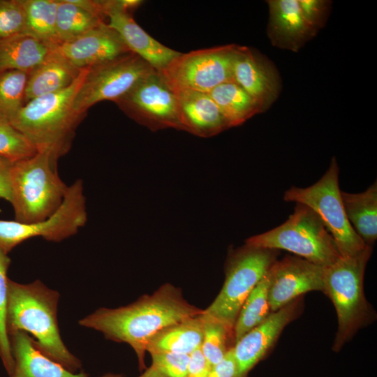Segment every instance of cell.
<instances>
[{
  "mask_svg": "<svg viewBox=\"0 0 377 377\" xmlns=\"http://www.w3.org/2000/svg\"><path fill=\"white\" fill-rule=\"evenodd\" d=\"M87 72L82 69L69 87L27 102L8 121L37 152L49 153L58 161L70 149L83 117L74 110V99Z\"/></svg>",
  "mask_w": 377,
  "mask_h": 377,
  "instance_id": "3",
  "label": "cell"
},
{
  "mask_svg": "<svg viewBox=\"0 0 377 377\" xmlns=\"http://www.w3.org/2000/svg\"><path fill=\"white\" fill-rule=\"evenodd\" d=\"M58 2L56 32L59 44L72 40L106 23L101 17L70 0H58Z\"/></svg>",
  "mask_w": 377,
  "mask_h": 377,
  "instance_id": "27",
  "label": "cell"
},
{
  "mask_svg": "<svg viewBox=\"0 0 377 377\" xmlns=\"http://www.w3.org/2000/svg\"><path fill=\"white\" fill-rule=\"evenodd\" d=\"M10 265L8 253L0 248V358L8 376L12 373L14 367L6 326L9 280L7 274Z\"/></svg>",
  "mask_w": 377,
  "mask_h": 377,
  "instance_id": "30",
  "label": "cell"
},
{
  "mask_svg": "<svg viewBox=\"0 0 377 377\" xmlns=\"http://www.w3.org/2000/svg\"><path fill=\"white\" fill-rule=\"evenodd\" d=\"M278 254V250L246 244L235 250L227 260L223 286L202 316L221 322L232 332L242 304Z\"/></svg>",
  "mask_w": 377,
  "mask_h": 377,
  "instance_id": "7",
  "label": "cell"
},
{
  "mask_svg": "<svg viewBox=\"0 0 377 377\" xmlns=\"http://www.w3.org/2000/svg\"><path fill=\"white\" fill-rule=\"evenodd\" d=\"M14 367L9 377H89L84 372L75 373L47 357L35 346L27 333L19 331L9 335ZM98 377H121L108 374Z\"/></svg>",
  "mask_w": 377,
  "mask_h": 377,
  "instance_id": "20",
  "label": "cell"
},
{
  "mask_svg": "<svg viewBox=\"0 0 377 377\" xmlns=\"http://www.w3.org/2000/svg\"><path fill=\"white\" fill-rule=\"evenodd\" d=\"M183 131L201 138H210L229 128L219 107L208 93L173 90Z\"/></svg>",
  "mask_w": 377,
  "mask_h": 377,
  "instance_id": "19",
  "label": "cell"
},
{
  "mask_svg": "<svg viewBox=\"0 0 377 377\" xmlns=\"http://www.w3.org/2000/svg\"><path fill=\"white\" fill-rule=\"evenodd\" d=\"M325 267L297 256L276 260L268 270V298L271 312L277 311L302 295L323 290Z\"/></svg>",
  "mask_w": 377,
  "mask_h": 377,
  "instance_id": "13",
  "label": "cell"
},
{
  "mask_svg": "<svg viewBox=\"0 0 377 377\" xmlns=\"http://www.w3.org/2000/svg\"><path fill=\"white\" fill-rule=\"evenodd\" d=\"M269 284L267 271L241 307L232 330L235 342L263 322L272 313L268 298Z\"/></svg>",
  "mask_w": 377,
  "mask_h": 377,
  "instance_id": "28",
  "label": "cell"
},
{
  "mask_svg": "<svg viewBox=\"0 0 377 377\" xmlns=\"http://www.w3.org/2000/svg\"><path fill=\"white\" fill-rule=\"evenodd\" d=\"M300 297L272 312L260 324L242 336L232 347L237 365V377H245L265 356L283 328L296 318Z\"/></svg>",
  "mask_w": 377,
  "mask_h": 377,
  "instance_id": "15",
  "label": "cell"
},
{
  "mask_svg": "<svg viewBox=\"0 0 377 377\" xmlns=\"http://www.w3.org/2000/svg\"><path fill=\"white\" fill-rule=\"evenodd\" d=\"M203 320V339L200 350L211 366L219 363L230 348H227L228 337L232 332L223 323L201 315Z\"/></svg>",
  "mask_w": 377,
  "mask_h": 377,
  "instance_id": "31",
  "label": "cell"
},
{
  "mask_svg": "<svg viewBox=\"0 0 377 377\" xmlns=\"http://www.w3.org/2000/svg\"><path fill=\"white\" fill-rule=\"evenodd\" d=\"M211 368L200 348L190 355L186 377H207Z\"/></svg>",
  "mask_w": 377,
  "mask_h": 377,
  "instance_id": "36",
  "label": "cell"
},
{
  "mask_svg": "<svg viewBox=\"0 0 377 377\" xmlns=\"http://www.w3.org/2000/svg\"><path fill=\"white\" fill-rule=\"evenodd\" d=\"M298 2L304 19L318 33L325 25L332 2L328 0H298Z\"/></svg>",
  "mask_w": 377,
  "mask_h": 377,
  "instance_id": "35",
  "label": "cell"
},
{
  "mask_svg": "<svg viewBox=\"0 0 377 377\" xmlns=\"http://www.w3.org/2000/svg\"><path fill=\"white\" fill-rule=\"evenodd\" d=\"M57 163L47 152H37L13 162L10 203L15 221L40 223L61 207L68 186L59 175Z\"/></svg>",
  "mask_w": 377,
  "mask_h": 377,
  "instance_id": "4",
  "label": "cell"
},
{
  "mask_svg": "<svg viewBox=\"0 0 377 377\" xmlns=\"http://www.w3.org/2000/svg\"><path fill=\"white\" fill-rule=\"evenodd\" d=\"M267 35L277 48L298 52L316 32L305 21L298 0H269Z\"/></svg>",
  "mask_w": 377,
  "mask_h": 377,
  "instance_id": "18",
  "label": "cell"
},
{
  "mask_svg": "<svg viewBox=\"0 0 377 377\" xmlns=\"http://www.w3.org/2000/svg\"><path fill=\"white\" fill-rule=\"evenodd\" d=\"M154 71L132 52L89 68L75 97L73 109L84 116L90 107L100 101L116 102Z\"/></svg>",
  "mask_w": 377,
  "mask_h": 377,
  "instance_id": "11",
  "label": "cell"
},
{
  "mask_svg": "<svg viewBox=\"0 0 377 377\" xmlns=\"http://www.w3.org/2000/svg\"><path fill=\"white\" fill-rule=\"evenodd\" d=\"M81 71L71 64L55 47L38 66L29 73L24 103L69 87Z\"/></svg>",
  "mask_w": 377,
  "mask_h": 377,
  "instance_id": "21",
  "label": "cell"
},
{
  "mask_svg": "<svg viewBox=\"0 0 377 377\" xmlns=\"http://www.w3.org/2000/svg\"><path fill=\"white\" fill-rule=\"evenodd\" d=\"M207 377H237V365L232 348L219 363L211 368Z\"/></svg>",
  "mask_w": 377,
  "mask_h": 377,
  "instance_id": "37",
  "label": "cell"
},
{
  "mask_svg": "<svg viewBox=\"0 0 377 377\" xmlns=\"http://www.w3.org/2000/svg\"><path fill=\"white\" fill-rule=\"evenodd\" d=\"M372 246L357 255L340 257L325 267V293L332 300L337 311L338 330L333 348L339 350L358 329L374 318V311L364 293V274L372 253Z\"/></svg>",
  "mask_w": 377,
  "mask_h": 377,
  "instance_id": "5",
  "label": "cell"
},
{
  "mask_svg": "<svg viewBox=\"0 0 377 377\" xmlns=\"http://www.w3.org/2000/svg\"><path fill=\"white\" fill-rule=\"evenodd\" d=\"M347 219L357 235L369 246L377 238V183L364 191L350 193L341 191Z\"/></svg>",
  "mask_w": 377,
  "mask_h": 377,
  "instance_id": "24",
  "label": "cell"
},
{
  "mask_svg": "<svg viewBox=\"0 0 377 377\" xmlns=\"http://www.w3.org/2000/svg\"><path fill=\"white\" fill-rule=\"evenodd\" d=\"M87 221L83 182L78 179L70 186L59 209L48 219L37 223L0 220V248L7 253L31 238L40 237L60 242L84 227Z\"/></svg>",
  "mask_w": 377,
  "mask_h": 377,
  "instance_id": "10",
  "label": "cell"
},
{
  "mask_svg": "<svg viewBox=\"0 0 377 377\" xmlns=\"http://www.w3.org/2000/svg\"><path fill=\"white\" fill-rule=\"evenodd\" d=\"M203 310L189 304L179 289L165 283L151 295L115 309L102 307L79 320L84 327L102 333L110 340L128 344L135 351L140 370L149 340L159 331L182 320L198 316Z\"/></svg>",
  "mask_w": 377,
  "mask_h": 377,
  "instance_id": "1",
  "label": "cell"
},
{
  "mask_svg": "<svg viewBox=\"0 0 377 377\" xmlns=\"http://www.w3.org/2000/svg\"><path fill=\"white\" fill-rule=\"evenodd\" d=\"M233 80L258 105L261 113L278 98L281 80L274 64L253 49L238 45L234 63Z\"/></svg>",
  "mask_w": 377,
  "mask_h": 377,
  "instance_id": "14",
  "label": "cell"
},
{
  "mask_svg": "<svg viewBox=\"0 0 377 377\" xmlns=\"http://www.w3.org/2000/svg\"><path fill=\"white\" fill-rule=\"evenodd\" d=\"M59 297L57 290L40 280L23 284L9 279L7 332L8 336L19 331L27 333L43 354L75 373L82 363L61 337L57 321Z\"/></svg>",
  "mask_w": 377,
  "mask_h": 377,
  "instance_id": "2",
  "label": "cell"
},
{
  "mask_svg": "<svg viewBox=\"0 0 377 377\" xmlns=\"http://www.w3.org/2000/svg\"><path fill=\"white\" fill-rule=\"evenodd\" d=\"M114 103L126 115L152 131H183L175 94L156 70Z\"/></svg>",
  "mask_w": 377,
  "mask_h": 377,
  "instance_id": "12",
  "label": "cell"
},
{
  "mask_svg": "<svg viewBox=\"0 0 377 377\" xmlns=\"http://www.w3.org/2000/svg\"><path fill=\"white\" fill-rule=\"evenodd\" d=\"M27 72L0 73V119L9 121L24 105Z\"/></svg>",
  "mask_w": 377,
  "mask_h": 377,
  "instance_id": "29",
  "label": "cell"
},
{
  "mask_svg": "<svg viewBox=\"0 0 377 377\" xmlns=\"http://www.w3.org/2000/svg\"><path fill=\"white\" fill-rule=\"evenodd\" d=\"M57 49L80 70L91 68L131 52L107 23L72 40L60 43Z\"/></svg>",
  "mask_w": 377,
  "mask_h": 377,
  "instance_id": "17",
  "label": "cell"
},
{
  "mask_svg": "<svg viewBox=\"0 0 377 377\" xmlns=\"http://www.w3.org/2000/svg\"><path fill=\"white\" fill-rule=\"evenodd\" d=\"M57 46L20 34L0 41V73L20 71L29 73Z\"/></svg>",
  "mask_w": 377,
  "mask_h": 377,
  "instance_id": "22",
  "label": "cell"
},
{
  "mask_svg": "<svg viewBox=\"0 0 377 377\" xmlns=\"http://www.w3.org/2000/svg\"><path fill=\"white\" fill-rule=\"evenodd\" d=\"M235 44L180 53L161 72L172 90L209 93L233 80Z\"/></svg>",
  "mask_w": 377,
  "mask_h": 377,
  "instance_id": "9",
  "label": "cell"
},
{
  "mask_svg": "<svg viewBox=\"0 0 377 377\" xmlns=\"http://www.w3.org/2000/svg\"><path fill=\"white\" fill-rule=\"evenodd\" d=\"M245 244L286 250L316 265L327 267L341 256L319 216L309 207L296 203L293 213L281 225L248 238Z\"/></svg>",
  "mask_w": 377,
  "mask_h": 377,
  "instance_id": "6",
  "label": "cell"
},
{
  "mask_svg": "<svg viewBox=\"0 0 377 377\" xmlns=\"http://www.w3.org/2000/svg\"><path fill=\"white\" fill-rule=\"evenodd\" d=\"M107 24L121 37L131 52L161 72L181 52L161 44L149 35L133 20L121 0L104 1Z\"/></svg>",
  "mask_w": 377,
  "mask_h": 377,
  "instance_id": "16",
  "label": "cell"
},
{
  "mask_svg": "<svg viewBox=\"0 0 377 377\" xmlns=\"http://www.w3.org/2000/svg\"><path fill=\"white\" fill-rule=\"evenodd\" d=\"M339 168L335 157L323 177L313 185L291 186L283 200L302 204L312 209L332 235L341 257L357 255L367 245L357 235L346 215L339 186Z\"/></svg>",
  "mask_w": 377,
  "mask_h": 377,
  "instance_id": "8",
  "label": "cell"
},
{
  "mask_svg": "<svg viewBox=\"0 0 377 377\" xmlns=\"http://www.w3.org/2000/svg\"><path fill=\"white\" fill-rule=\"evenodd\" d=\"M230 128L242 124L261 113L256 102L235 81L223 83L208 93Z\"/></svg>",
  "mask_w": 377,
  "mask_h": 377,
  "instance_id": "25",
  "label": "cell"
},
{
  "mask_svg": "<svg viewBox=\"0 0 377 377\" xmlns=\"http://www.w3.org/2000/svg\"><path fill=\"white\" fill-rule=\"evenodd\" d=\"M37 153L35 147L8 121L0 119V156L13 161Z\"/></svg>",
  "mask_w": 377,
  "mask_h": 377,
  "instance_id": "32",
  "label": "cell"
},
{
  "mask_svg": "<svg viewBox=\"0 0 377 377\" xmlns=\"http://www.w3.org/2000/svg\"><path fill=\"white\" fill-rule=\"evenodd\" d=\"M26 34L52 46L59 42L56 32L58 0H22Z\"/></svg>",
  "mask_w": 377,
  "mask_h": 377,
  "instance_id": "26",
  "label": "cell"
},
{
  "mask_svg": "<svg viewBox=\"0 0 377 377\" xmlns=\"http://www.w3.org/2000/svg\"><path fill=\"white\" fill-rule=\"evenodd\" d=\"M25 24L22 0H0V41L24 34Z\"/></svg>",
  "mask_w": 377,
  "mask_h": 377,
  "instance_id": "33",
  "label": "cell"
},
{
  "mask_svg": "<svg viewBox=\"0 0 377 377\" xmlns=\"http://www.w3.org/2000/svg\"><path fill=\"white\" fill-rule=\"evenodd\" d=\"M201 315L182 320L159 331L149 340L147 352L191 355L202 345L203 320Z\"/></svg>",
  "mask_w": 377,
  "mask_h": 377,
  "instance_id": "23",
  "label": "cell"
},
{
  "mask_svg": "<svg viewBox=\"0 0 377 377\" xmlns=\"http://www.w3.org/2000/svg\"><path fill=\"white\" fill-rule=\"evenodd\" d=\"M13 162L0 156V198L9 202L11 198L10 174Z\"/></svg>",
  "mask_w": 377,
  "mask_h": 377,
  "instance_id": "38",
  "label": "cell"
},
{
  "mask_svg": "<svg viewBox=\"0 0 377 377\" xmlns=\"http://www.w3.org/2000/svg\"><path fill=\"white\" fill-rule=\"evenodd\" d=\"M138 377H164L159 374L153 367L147 369L145 372Z\"/></svg>",
  "mask_w": 377,
  "mask_h": 377,
  "instance_id": "39",
  "label": "cell"
},
{
  "mask_svg": "<svg viewBox=\"0 0 377 377\" xmlns=\"http://www.w3.org/2000/svg\"><path fill=\"white\" fill-rule=\"evenodd\" d=\"M150 355L151 367L164 377H186L190 355L167 352Z\"/></svg>",
  "mask_w": 377,
  "mask_h": 377,
  "instance_id": "34",
  "label": "cell"
}]
</instances>
